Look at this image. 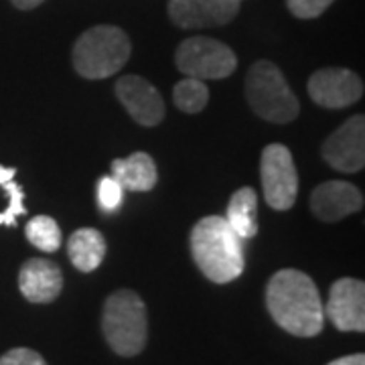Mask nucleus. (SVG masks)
Listing matches in <instances>:
<instances>
[{
    "instance_id": "nucleus-1",
    "label": "nucleus",
    "mask_w": 365,
    "mask_h": 365,
    "mask_svg": "<svg viewBox=\"0 0 365 365\" xmlns=\"http://www.w3.org/2000/svg\"><path fill=\"white\" fill-rule=\"evenodd\" d=\"M266 307L274 323L294 337H317L325 325L319 288L309 274L284 268L266 287Z\"/></svg>"
},
{
    "instance_id": "nucleus-2",
    "label": "nucleus",
    "mask_w": 365,
    "mask_h": 365,
    "mask_svg": "<svg viewBox=\"0 0 365 365\" xmlns=\"http://www.w3.org/2000/svg\"><path fill=\"white\" fill-rule=\"evenodd\" d=\"M191 256L203 276L215 284H227L246 268L244 240L220 215H207L191 230Z\"/></svg>"
},
{
    "instance_id": "nucleus-3",
    "label": "nucleus",
    "mask_w": 365,
    "mask_h": 365,
    "mask_svg": "<svg viewBox=\"0 0 365 365\" xmlns=\"http://www.w3.org/2000/svg\"><path fill=\"white\" fill-rule=\"evenodd\" d=\"M130 53L132 43L122 29L91 26L73 45V67L81 78L106 79L126 66Z\"/></svg>"
},
{
    "instance_id": "nucleus-4",
    "label": "nucleus",
    "mask_w": 365,
    "mask_h": 365,
    "mask_svg": "<svg viewBox=\"0 0 365 365\" xmlns=\"http://www.w3.org/2000/svg\"><path fill=\"white\" fill-rule=\"evenodd\" d=\"M102 331L112 351L122 357L138 355L148 339L144 300L134 290H118L110 294L102 313Z\"/></svg>"
},
{
    "instance_id": "nucleus-5",
    "label": "nucleus",
    "mask_w": 365,
    "mask_h": 365,
    "mask_svg": "<svg viewBox=\"0 0 365 365\" xmlns=\"http://www.w3.org/2000/svg\"><path fill=\"white\" fill-rule=\"evenodd\" d=\"M246 98L254 114L266 122L288 124L300 112L299 100L272 61H256L246 78Z\"/></svg>"
},
{
    "instance_id": "nucleus-6",
    "label": "nucleus",
    "mask_w": 365,
    "mask_h": 365,
    "mask_svg": "<svg viewBox=\"0 0 365 365\" xmlns=\"http://www.w3.org/2000/svg\"><path fill=\"white\" fill-rule=\"evenodd\" d=\"M175 63L187 78L205 81L230 78L237 67V57L222 41L191 37L179 45L175 53Z\"/></svg>"
},
{
    "instance_id": "nucleus-7",
    "label": "nucleus",
    "mask_w": 365,
    "mask_h": 365,
    "mask_svg": "<svg viewBox=\"0 0 365 365\" xmlns=\"http://www.w3.org/2000/svg\"><path fill=\"white\" fill-rule=\"evenodd\" d=\"M262 191L266 203L276 211H287L297 203L299 175L292 155L284 144H268L260 158Z\"/></svg>"
},
{
    "instance_id": "nucleus-8",
    "label": "nucleus",
    "mask_w": 365,
    "mask_h": 365,
    "mask_svg": "<svg viewBox=\"0 0 365 365\" xmlns=\"http://www.w3.org/2000/svg\"><path fill=\"white\" fill-rule=\"evenodd\" d=\"M309 96L321 108L341 110L355 104L364 96V81L345 67H325L309 78Z\"/></svg>"
},
{
    "instance_id": "nucleus-9",
    "label": "nucleus",
    "mask_w": 365,
    "mask_h": 365,
    "mask_svg": "<svg viewBox=\"0 0 365 365\" xmlns=\"http://www.w3.org/2000/svg\"><path fill=\"white\" fill-rule=\"evenodd\" d=\"M321 155L329 167L341 173H357L365 165V118L361 114L341 124L323 144Z\"/></svg>"
},
{
    "instance_id": "nucleus-10",
    "label": "nucleus",
    "mask_w": 365,
    "mask_h": 365,
    "mask_svg": "<svg viewBox=\"0 0 365 365\" xmlns=\"http://www.w3.org/2000/svg\"><path fill=\"white\" fill-rule=\"evenodd\" d=\"M325 314L339 331H365V284L357 278H339L327 300Z\"/></svg>"
},
{
    "instance_id": "nucleus-11",
    "label": "nucleus",
    "mask_w": 365,
    "mask_h": 365,
    "mask_svg": "<svg viewBox=\"0 0 365 365\" xmlns=\"http://www.w3.org/2000/svg\"><path fill=\"white\" fill-rule=\"evenodd\" d=\"M240 6V0H169V16L181 29H207L232 23Z\"/></svg>"
},
{
    "instance_id": "nucleus-12",
    "label": "nucleus",
    "mask_w": 365,
    "mask_h": 365,
    "mask_svg": "<svg viewBox=\"0 0 365 365\" xmlns=\"http://www.w3.org/2000/svg\"><path fill=\"white\" fill-rule=\"evenodd\" d=\"M116 96L138 124L157 126L165 118V102L158 90L140 76H124L116 81Z\"/></svg>"
},
{
    "instance_id": "nucleus-13",
    "label": "nucleus",
    "mask_w": 365,
    "mask_h": 365,
    "mask_svg": "<svg viewBox=\"0 0 365 365\" xmlns=\"http://www.w3.org/2000/svg\"><path fill=\"white\" fill-rule=\"evenodd\" d=\"M311 209L321 222H341L364 209V193L347 181H327L313 191Z\"/></svg>"
},
{
    "instance_id": "nucleus-14",
    "label": "nucleus",
    "mask_w": 365,
    "mask_h": 365,
    "mask_svg": "<svg viewBox=\"0 0 365 365\" xmlns=\"http://www.w3.org/2000/svg\"><path fill=\"white\" fill-rule=\"evenodd\" d=\"M19 288L29 302L47 304L61 294L63 274L61 268L45 258H31L19 272Z\"/></svg>"
},
{
    "instance_id": "nucleus-15",
    "label": "nucleus",
    "mask_w": 365,
    "mask_h": 365,
    "mask_svg": "<svg viewBox=\"0 0 365 365\" xmlns=\"http://www.w3.org/2000/svg\"><path fill=\"white\" fill-rule=\"evenodd\" d=\"M112 177L120 182L124 191L132 193H146L155 189L158 181L157 165L146 153H134L126 158H116L112 163Z\"/></svg>"
},
{
    "instance_id": "nucleus-16",
    "label": "nucleus",
    "mask_w": 365,
    "mask_h": 365,
    "mask_svg": "<svg viewBox=\"0 0 365 365\" xmlns=\"http://www.w3.org/2000/svg\"><path fill=\"white\" fill-rule=\"evenodd\" d=\"M67 256L81 272H93L106 256V240L93 227H81L67 242Z\"/></svg>"
},
{
    "instance_id": "nucleus-17",
    "label": "nucleus",
    "mask_w": 365,
    "mask_h": 365,
    "mask_svg": "<svg viewBox=\"0 0 365 365\" xmlns=\"http://www.w3.org/2000/svg\"><path fill=\"white\" fill-rule=\"evenodd\" d=\"M258 193L252 187L237 189L227 205L225 222L242 240L258 234Z\"/></svg>"
},
{
    "instance_id": "nucleus-18",
    "label": "nucleus",
    "mask_w": 365,
    "mask_h": 365,
    "mask_svg": "<svg viewBox=\"0 0 365 365\" xmlns=\"http://www.w3.org/2000/svg\"><path fill=\"white\" fill-rule=\"evenodd\" d=\"M16 169L0 167V225L14 227L19 217L25 215V193L23 187L14 181Z\"/></svg>"
},
{
    "instance_id": "nucleus-19",
    "label": "nucleus",
    "mask_w": 365,
    "mask_h": 365,
    "mask_svg": "<svg viewBox=\"0 0 365 365\" xmlns=\"http://www.w3.org/2000/svg\"><path fill=\"white\" fill-rule=\"evenodd\" d=\"M173 102L185 114H199L209 102V88L201 79L185 78L175 86Z\"/></svg>"
},
{
    "instance_id": "nucleus-20",
    "label": "nucleus",
    "mask_w": 365,
    "mask_h": 365,
    "mask_svg": "<svg viewBox=\"0 0 365 365\" xmlns=\"http://www.w3.org/2000/svg\"><path fill=\"white\" fill-rule=\"evenodd\" d=\"M26 240L41 252H57L61 248V230L49 215H37L26 223Z\"/></svg>"
},
{
    "instance_id": "nucleus-21",
    "label": "nucleus",
    "mask_w": 365,
    "mask_h": 365,
    "mask_svg": "<svg viewBox=\"0 0 365 365\" xmlns=\"http://www.w3.org/2000/svg\"><path fill=\"white\" fill-rule=\"evenodd\" d=\"M122 187L114 177H102L98 182V203L104 211H116L122 203Z\"/></svg>"
},
{
    "instance_id": "nucleus-22",
    "label": "nucleus",
    "mask_w": 365,
    "mask_h": 365,
    "mask_svg": "<svg viewBox=\"0 0 365 365\" xmlns=\"http://www.w3.org/2000/svg\"><path fill=\"white\" fill-rule=\"evenodd\" d=\"M335 0H287V6L297 19H317L325 13Z\"/></svg>"
},
{
    "instance_id": "nucleus-23",
    "label": "nucleus",
    "mask_w": 365,
    "mask_h": 365,
    "mask_svg": "<svg viewBox=\"0 0 365 365\" xmlns=\"http://www.w3.org/2000/svg\"><path fill=\"white\" fill-rule=\"evenodd\" d=\"M0 365H47V361L29 347H14L0 357Z\"/></svg>"
},
{
    "instance_id": "nucleus-24",
    "label": "nucleus",
    "mask_w": 365,
    "mask_h": 365,
    "mask_svg": "<svg viewBox=\"0 0 365 365\" xmlns=\"http://www.w3.org/2000/svg\"><path fill=\"white\" fill-rule=\"evenodd\" d=\"M329 365H365L364 353H355V355H347V357H339Z\"/></svg>"
},
{
    "instance_id": "nucleus-25",
    "label": "nucleus",
    "mask_w": 365,
    "mask_h": 365,
    "mask_svg": "<svg viewBox=\"0 0 365 365\" xmlns=\"http://www.w3.org/2000/svg\"><path fill=\"white\" fill-rule=\"evenodd\" d=\"M43 2H45V0H13L14 6L21 9V11H33V9H37Z\"/></svg>"
},
{
    "instance_id": "nucleus-26",
    "label": "nucleus",
    "mask_w": 365,
    "mask_h": 365,
    "mask_svg": "<svg viewBox=\"0 0 365 365\" xmlns=\"http://www.w3.org/2000/svg\"><path fill=\"white\" fill-rule=\"evenodd\" d=\"M240 2H244V0H240Z\"/></svg>"
}]
</instances>
